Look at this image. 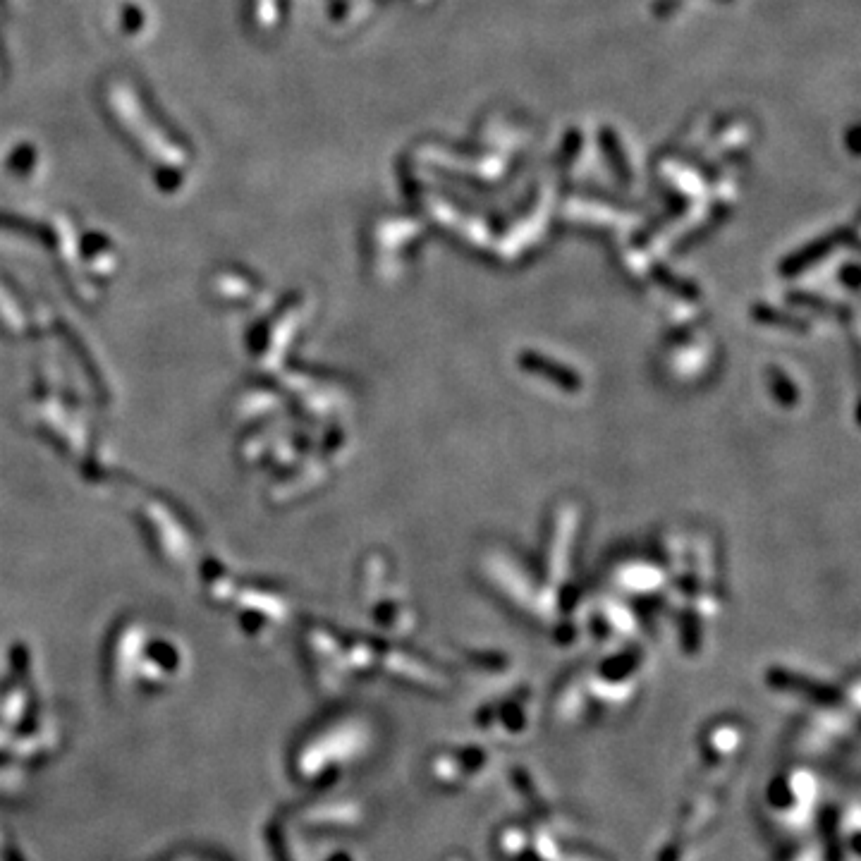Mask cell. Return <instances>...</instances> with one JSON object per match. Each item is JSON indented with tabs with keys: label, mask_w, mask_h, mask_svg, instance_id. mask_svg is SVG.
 I'll return each mask as SVG.
<instances>
[{
	"label": "cell",
	"mask_w": 861,
	"mask_h": 861,
	"mask_svg": "<svg viewBox=\"0 0 861 861\" xmlns=\"http://www.w3.org/2000/svg\"><path fill=\"white\" fill-rule=\"evenodd\" d=\"M818 797H821L818 775L806 766H787L766 785L763 804L775 826L797 835L814 821Z\"/></svg>",
	"instance_id": "1"
},
{
	"label": "cell",
	"mask_w": 861,
	"mask_h": 861,
	"mask_svg": "<svg viewBox=\"0 0 861 861\" xmlns=\"http://www.w3.org/2000/svg\"><path fill=\"white\" fill-rule=\"evenodd\" d=\"M491 766V756L481 747H460V749H438L429 756L426 773L431 783L441 790H464Z\"/></svg>",
	"instance_id": "2"
},
{
	"label": "cell",
	"mask_w": 861,
	"mask_h": 861,
	"mask_svg": "<svg viewBox=\"0 0 861 861\" xmlns=\"http://www.w3.org/2000/svg\"><path fill=\"white\" fill-rule=\"evenodd\" d=\"M720 809H723V790L699 783L689 792L685 804H682L680 816H677V828L670 840L680 842L689 850L716 823Z\"/></svg>",
	"instance_id": "3"
},
{
	"label": "cell",
	"mask_w": 861,
	"mask_h": 861,
	"mask_svg": "<svg viewBox=\"0 0 861 861\" xmlns=\"http://www.w3.org/2000/svg\"><path fill=\"white\" fill-rule=\"evenodd\" d=\"M531 850L539 854L543 861H608L596 850L567 845V842L543 821L531 826Z\"/></svg>",
	"instance_id": "4"
},
{
	"label": "cell",
	"mask_w": 861,
	"mask_h": 861,
	"mask_svg": "<svg viewBox=\"0 0 861 861\" xmlns=\"http://www.w3.org/2000/svg\"><path fill=\"white\" fill-rule=\"evenodd\" d=\"M510 785H512V790H515L519 795V799H522V802L529 806L531 814L539 818V821L548 823V818H551V814H553V806H551V802H548V795L543 792L539 778H536V775L531 773L529 768L515 766L510 771Z\"/></svg>",
	"instance_id": "5"
},
{
	"label": "cell",
	"mask_w": 861,
	"mask_h": 861,
	"mask_svg": "<svg viewBox=\"0 0 861 861\" xmlns=\"http://www.w3.org/2000/svg\"><path fill=\"white\" fill-rule=\"evenodd\" d=\"M531 845V828L522 823H505L496 830L493 838V850L496 857L503 861H517Z\"/></svg>",
	"instance_id": "6"
}]
</instances>
